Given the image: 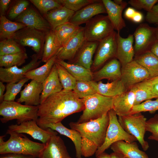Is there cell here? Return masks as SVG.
Segmentation results:
<instances>
[{
  "label": "cell",
  "mask_w": 158,
  "mask_h": 158,
  "mask_svg": "<svg viewBox=\"0 0 158 158\" xmlns=\"http://www.w3.org/2000/svg\"><path fill=\"white\" fill-rule=\"evenodd\" d=\"M143 19V14L141 12L136 11L131 20L134 23H138L141 22Z\"/></svg>",
  "instance_id": "obj_53"
},
{
  "label": "cell",
  "mask_w": 158,
  "mask_h": 158,
  "mask_svg": "<svg viewBox=\"0 0 158 158\" xmlns=\"http://www.w3.org/2000/svg\"><path fill=\"white\" fill-rule=\"evenodd\" d=\"M155 32L157 39L158 40V26L155 28Z\"/></svg>",
  "instance_id": "obj_60"
},
{
  "label": "cell",
  "mask_w": 158,
  "mask_h": 158,
  "mask_svg": "<svg viewBox=\"0 0 158 158\" xmlns=\"http://www.w3.org/2000/svg\"><path fill=\"white\" fill-rule=\"evenodd\" d=\"M69 21L57 26L54 30L55 42L60 49L80 28ZM59 49V50H60Z\"/></svg>",
  "instance_id": "obj_29"
},
{
  "label": "cell",
  "mask_w": 158,
  "mask_h": 158,
  "mask_svg": "<svg viewBox=\"0 0 158 158\" xmlns=\"http://www.w3.org/2000/svg\"><path fill=\"white\" fill-rule=\"evenodd\" d=\"M60 82L63 90H73L76 82V79L63 66L55 62Z\"/></svg>",
  "instance_id": "obj_39"
},
{
  "label": "cell",
  "mask_w": 158,
  "mask_h": 158,
  "mask_svg": "<svg viewBox=\"0 0 158 158\" xmlns=\"http://www.w3.org/2000/svg\"><path fill=\"white\" fill-rule=\"evenodd\" d=\"M85 24L84 33L86 41L100 42L114 31L107 15H98Z\"/></svg>",
  "instance_id": "obj_8"
},
{
  "label": "cell",
  "mask_w": 158,
  "mask_h": 158,
  "mask_svg": "<svg viewBox=\"0 0 158 158\" xmlns=\"http://www.w3.org/2000/svg\"><path fill=\"white\" fill-rule=\"evenodd\" d=\"M98 147L93 142L84 138H82L81 150L82 155L85 157L95 154Z\"/></svg>",
  "instance_id": "obj_47"
},
{
  "label": "cell",
  "mask_w": 158,
  "mask_h": 158,
  "mask_svg": "<svg viewBox=\"0 0 158 158\" xmlns=\"http://www.w3.org/2000/svg\"><path fill=\"white\" fill-rule=\"evenodd\" d=\"M121 65L116 58L110 60L100 69L92 72L93 80L97 82L104 79L112 81L120 80Z\"/></svg>",
  "instance_id": "obj_21"
},
{
  "label": "cell",
  "mask_w": 158,
  "mask_h": 158,
  "mask_svg": "<svg viewBox=\"0 0 158 158\" xmlns=\"http://www.w3.org/2000/svg\"><path fill=\"white\" fill-rule=\"evenodd\" d=\"M6 133L9 139L4 141L5 135L0 136V154L14 153L29 155L38 158L45 144L34 142L27 136L8 129Z\"/></svg>",
  "instance_id": "obj_2"
},
{
  "label": "cell",
  "mask_w": 158,
  "mask_h": 158,
  "mask_svg": "<svg viewBox=\"0 0 158 158\" xmlns=\"http://www.w3.org/2000/svg\"><path fill=\"white\" fill-rule=\"evenodd\" d=\"M85 108L82 99L73 90L61 91L51 95L39 106L38 125L61 122L73 114L83 111Z\"/></svg>",
  "instance_id": "obj_1"
},
{
  "label": "cell",
  "mask_w": 158,
  "mask_h": 158,
  "mask_svg": "<svg viewBox=\"0 0 158 158\" xmlns=\"http://www.w3.org/2000/svg\"><path fill=\"white\" fill-rule=\"evenodd\" d=\"M0 158H36V157L29 155L9 153L1 154Z\"/></svg>",
  "instance_id": "obj_50"
},
{
  "label": "cell",
  "mask_w": 158,
  "mask_h": 158,
  "mask_svg": "<svg viewBox=\"0 0 158 158\" xmlns=\"http://www.w3.org/2000/svg\"><path fill=\"white\" fill-rule=\"evenodd\" d=\"M28 56L26 52L0 56V66L9 68L14 66H19L24 64Z\"/></svg>",
  "instance_id": "obj_38"
},
{
  "label": "cell",
  "mask_w": 158,
  "mask_h": 158,
  "mask_svg": "<svg viewBox=\"0 0 158 158\" xmlns=\"http://www.w3.org/2000/svg\"><path fill=\"white\" fill-rule=\"evenodd\" d=\"M148 80L152 83H158V76L155 78H150Z\"/></svg>",
  "instance_id": "obj_59"
},
{
  "label": "cell",
  "mask_w": 158,
  "mask_h": 158,
  "mask_svg": "<svg viewBox=\"0 0 158 158\" xmlns=\"http://www.w3.org/2000/svg\"><path fill=\"white\" fill-rule=\"evenodd\" d=\"M38 126L44 130L48 128H50L70 138L75 145L76 157L82 158L81 150L82 137L78 131L74 129H69L66 128L63 125L61 122L56 123H49Z\"/></svg>",
  "instance_id": "obj_24"
},
{
  "label": "cell",
  "mask_w": 158,
  "mask_h": 158,
  "mask_svg": "<svg viewBox=\"0 0 158 158\" xmlns=\"http://www.w3.org/2000/svg\"><path fill=\"white\" fill-rule=\"evenodd\" d=\"M26 27L23 23L9 20L5 16H0V40L12 38L16 32Z\"/></svg>",
  "instance_id": "obj_35"
},
{
  "label": "cell",
  "mask_w": 158,
  "mask_h": 158,
  "mask_svg": "<svg viewBox=\"0 0 158 158\" xmlns=\"http://www.w3.org/2000/svg\"><path fill=\"white\" fill-rule=\"evenodd\" d=\"M15 20V22L23 23L27 27L45 32L52 29L47 20L32 6H29Z\"/></svg>",
  "instance_id": "obj_16"
},
{
  "label": "cell",
  "mask_w": 158,
  "mask_h": 158,
  "mask_svg": "<svg viewBox=\"0 0 158 158\" xmlns=\"http://www.w3.org/2000/svg\"><path fill=\"white\" fill-rule=\"evenodd\" d=\"M151 83L153 93L155 96L156 98H158V83Z\"/></svg>",
  "instance_id": "obj_56"
},
{
  "label": "cell",
  "mask_w": 158,
  "mask_h": 158,
  "mask_svg": "<svg viewBox=\"0 0 158 158\" xmlns=\"http://www.w3.org/2000/svg\"><path fill=\"white\" fill-rule=\"evenodd\" d=\"M42 85L43 90L40 96V104L51 95L63 90L59 80L55 63L50 74L43 82Z\"/></svg>",
  "instance_id": "obj_27"
},
{
  "label": "cell",
  "mask_w": 158,
  "mask_h": 158,
  "mask_svg": "<svg viewBox=\"0 0 158 158\" xmlns=\"http://www.w3.org/2000/svg\"><path fill=\"white\" fill-rule=\"evenodd\" d=\"M127 90L120 80L107 83L97 82V93L105 96L114 97Z\"/></svg>",
  "instance_id": "obj_32"
},
{
  "label": "cell",
  "mask_w": 158,
  "mask_h": 158,
  "mask_svg": "<svg viewBox=\"0 0 158 158\" xmlns=\"http://www.w3.org/2000/svg\"><path fill=\"white\" fill-rule=\"evenodd\" d=\"M96 158H111V157L110 154L104 152L96 157Z\"/></svg>",
  "instance_id": "obj_58"
},
{
  "label": "cell",
  "mask_w": 158,
  "mask_h": 158,
  "mask_svg": "<svg viewBox=\"0 0 158 158\" xmlns=\"http://www.w3.org/2000/svg\"><path fill=\"white\" fill-rule=\"evenodd\" d=\"M43 90L42 83L32 80L25 85L24 89L20 92L19 98L17 102H24L25 105L39 106L40 104V96Z\"/></svg>",
  "instance_id": "obj_20"
},
{
  "label": "cell",
  "mask_w": 158,
  "mask_h": 158,
  "mask_svg": "<svg viewBox=\"0 0 158 158\" xmlns=\"http://www.w3.org/2000/svg\"><path fill=\"white\" fill-rule=\"evenodd\" d=\"M29 79L24 78L16 83H9L6 86V92L4 95V101H14L17 95L20 92L23 86Z\"/></svg>",
  "instance_id": "obj_41"
},
{
  "label": "cell",
  "mask_w": 158,
  "mask_h": 158,
  "mask_svg": "<svg viewBox=\"0 0 158 158\" xmlns=\"http://www.w3.org/2000/svg\"><path fill=\"white\" fill-rule=\"evenodd\" d=\"M150 78L147 70L134 60L121 66L120 80L127 90L134 85Z\"/></svg>",
  "instance_id": "obj_11"
},
{
  "label": "cell",
  "mask_w": 158,
  "mask_h": 158,
  "mask_svg": "<svg viewBox=\"0 0 158 158\" xmlns=\"http://www.w3.org/2000/svg\"><path fill=\"white\" fill-rule=\"evenodd\" d=\"M150 51L158 57V40H157L151 46Z\"/></svg>",
  "instance_id": "obj_54"
},
{
  "label": "cell",
  "mask_w": 158,
  "mask_h": 158,
  "mask_svg": "<svg viewBox=\"0 0 158 158\" xmlns=\"http://www.w3.org/2000/svg\"><path fill=\"white\" fill-rule=\"evenodd\" d=\"M146 130L151 133L148 139L156 141L158 143V114L147 120Z\"/></svg>",
  "instance_id": "obj_46"
},
{
  "label": "cell",
  "mask_w": 158,
  "mask_h": 158,
  "mask_svg": "<svg viewBox=\"0 0 158 158\" xmlns=\"http://www.w3.org/2000/svg\"><path fill=\"white\" fill-rule=\"evenodd\" d=\"M109 122L105 141L99 147L95 154L96 157L104 152L114 143L120 140L131 143L137 141L134 136L126 132L120 124L117 115L112 109L108 112Z\"/></svg>",
  "instance_id": "obj_7"
},
{
  "label": "cell",
  "mask_w": 158,
  "mask_h": 158,
  "mask_svg": "<svg viewBox=\"0 0 158 158\" xmlns=\"http://www.w3.org/2000/svg\"><path fill=\"white\" fill-rule=\"evenodd\" d=\"M146 20L149 23L158 26V2L154 6L151 11L147 12Z\"/></svg>",
  "instance_id": "obj_49"
},
{
  "label": "cell",
  "mask_w": 158,
  "mask_h": 158,
  "mask_svg": "<svg viewBox=\"0 0 158 158\" xmlns=\"http://www.w3.org/2000/svg\"><path fill=\"white\" fill-rule=\"evenodd\" d=\"M116 33L114 31L99 42L91 68L92 72L97 71L109 60L115 58Z\"/></svg>",
  "instance_id": "obj_10"
},
{
  "label": "cell",
  "mask_w": 158,
  "mask_h": 158,
  "mask_svg": "<svg viewBox=\"0 0 158 158\" xmlns=\"http://www.w3.org/2000/svg\"><path fill=\"white\" fill-rule=\"evenodd\" d=\"M30 2L26 0L15 1L8 12V17L11 19H15L29 7Z\"/></svg>",
  "instance_id": "obj_45"
},
{
  "label": "cell",
  "mask_w": 158,
  "mask_h": 158,
  "mask_svg": "<svg viewBox=\"0 0 158 158\" xmlns=\"http://www.w3.org/2000/svg\"><path fill=\"white\" fill-rule=\"evenodd\" d=\"M38 158H71L62 138L57 135H54L45 144Z\"/></svg>",
  "instance_id": "obj_17"
},
{
  "label": "cell",
  "mask_w": 158,
  "mask_h": 158,
  "mask_svg": "<svg viewBox=\"0 0 158 158\" xmlns=\"http://www.w3.org/2000/svg\"><path fill=\"white\" fill-rule=\"evenodd\" d=\"M118 121L123 128L128 133L135 137L143 150L147 151L149 147L144 138L146 132V118L141 112L118 116Z\"/></svg>",
  "instance_id": "obj_6"
},
{
  "label": "cell",
  "mask_w": 158,
  "mask_h": 158,
  "mask_svg": "<svg viewBox=\"0 0 158 158\" xmlns=\"http://www.w3.org/2000/svg\"><path fill=\"white\" fill-rule=\"evenodd\" d=\"M44 15L49 11L62 6L57 0H30Z\"/></svg>",
  "instance_id": "obj_42"
},
{
  "label": "cell",
  "mask_w": 158,
  "mask_h": 158,
  "mask_svg": "<svg viewBox=\"0 0 158 158\" xmlns=\"http://www.w3.org/2000/svg\"><path fill=\"white\" fill-rule=\"evenodd\" d=\"M131 88L135 93L134 105L139 104L146 100L156 98L152 91L151 83L148 80L138 83Z\"/></svg>",
  "instance_id": "obj_34"
},
{
  "label": "cell",
  "mask_w": 158,
  "mask_h": 158,
  "mask_svg": "<svg viewBox=\"0 0 158 158\" xmlns=\"http://www.w3.org/2000/svg\"><path fill=\"white\" fill-rule=\"evenodd\" d=\"M26 52L24 47L21 45L12 38L1 40L0 56Z\"/></svg>",
  "instance_id": "obj_40"
},
{
  "label": "cell",
  "mask_w": 158,
  "mask_h": 158,
  "mask_svg": "<svg viewBox=\"0 0 158 158\" xmlns=\"http://www.w3.org/2000/svg\"><path fill=\"white\" fill-rule=\"evenodd\" d=\"M9 130L19 133H25L30 135L33 139L38 140L45 144L53 135H57V133L48 128L46 130L40 127L37 121L30 120L20 124H12L8 126Z\"/></svg>",
  "instance_id": "obj_13"
},
{
  "label": "cell",
  "mask_w": 158,
  "mask_h": 158,
  "mask_svg": "<svg viewBox=\"0 0 158 158\" xmlns=\"http://www.w3.org/2000/svg\"><path fill=\"white\" fill-rule=\"evenodd\" d=\"M133 35L135 40V55L150 50L157 40L155 28L151 27L146 23L140 24L136 28Z\"/></svg>",
  "instance_id": "obj_12"
},
{
  "label": "cell",
  "mask_w": 158,
  "mask_h": 158,
  "mask_svg": "<svg viewBox=\"0 0 158 158\" xmlns=\"http://www.w3.org/2000/svg\"><path fill=\"white\" fill-rule=\"evenodd\" d=\"M109 122L107 113L97 119L83 123L71 122L69 125L71 129L79 132L82 138L91 141L98 148L105 141Z\"/></svg>",
  "instance_id": "obj_3"
},
{
  "label": "cell",
  "mask_w": 158,
  "mask_h": 158,
  "mask_svg": "<svg viewBox=\"0 0 158 158\" xmlns=\"http://www.w3.org/2000/svg\"><path fill=\"white\" fill-rule=\"evenodd\" d=\"M84 27H80L76 32L61 49L56 55V60L71 61L85 41Z\"/></svg>",
  "instance_id": "obj_15"
},
{
  "label": "cell",
  "mask_w": 158,
  "mask_h": 158,
  "mask_svg": "<svg viewBox=\"0 0 158 158\" xmlns=\"http://www.w3.org/2000/svg\"></svg>",
  "instance_id": "obj_61"
},
{
  "label": "cell",
  "mask_w": 158,
  "mask_h": 158,
  "mask_svg": "<svg viewBox=\"0 0 158 158\" xmlns=\"http://www.w3.org/2000/svg\"><path fill=\"white\" fill-rule=\"evenodd\" d=\"M116 38L117 48L115 58L122 66L134 59L135 55L133 46L134 37L133 34H130L127 38H123L120 35L119 32H117Z\"/></svg>",
  "instance_id": "obj_18"
},
{
  "label": "cell",
  "mask_w": 158,
  "mask_h": 158,
  "mask_svg": "<svg viewBox=\"0 0 158 158\" xmlns=\"http://www.w3.org/2000/svg\"><path fill=\"white\" fill-rule=\"evenodd\" d=\"M99 42L85 41L73 59L69 63L80 65L91 69L93 62V56Z\"/></svg>",
  "instance_id": "obj_25"
},
{
  "label": "cell",
  "mask_w": 158,
  "mask_h": 158,
  "mask_svg": "<svg viewBox=\"0 0 158 158\" xmlns=\"http://www.w3.org/2000/svg\"><path fill=\"white\" fill-rule=\"evenodd\" d=\"M133 60L147 70L150 78L158 76V57L150 50L135 55Z\"/></svg>",
  "instance_id": "obj_30"
},
{
  "label": "cell",
  "mask_w": 158,
  "mask_h": 158,
  "mask_svg": "<svg viewBox=\"0 0 158 158\" xmlns=\"http://www.w3.org/2000/svg\"><path fill=\"white\" fill-rule=\"evenodd\" d=\"M75 12L61 6L49 11L44 16L54 30L57 26L69 22Z\"/></svg>",
  "instance_id": "obj_28"
},
{
  "label": "cell",
  "mask_w": 158,
  "mask_h": 158,
  "mask_svg": "<svg viewBox=\"0 0 158 158\" xmlns=\"http://www.w3.org/2000/svg\"><path fill=\"white\" fill-rule=\"evenodd\" d=\"M10 0H0V16H4L11 2Z\"/></svg>",
  "instance_id": "obj_51"
},
{
  "label": "cell",
  "mask_w": 158,
  "mask_h": 158,
  "mask_svg": "<svg viewBox=\"0 0 158 158\" xmlns=\"http://www.w3.org/2000/svg\"><path fill=\"white\" fill-rule=\"evenodd\" d=\"M73 91L80 98L83 99L97 93V82L76 81Z\"/></svg>",
  "instance_id": "obj_37"
},
{
  "label": "cell",
  "mask_w": 158,
  "mask_h": 158,
  "mask_svg": "<svg viewBox=\"0 0 158 158\" xmlns=\"http://www.w3.org/2000/svg\"><path fill=\"white\" fill-rule=\"evenodd\" d=\"M31 60L28 64L20 68L14 66L9 68L0 67V81L3 83H16L24 78L25 74L28 71L37 68L41 61L35 54L31 56Z\"/></svg>",
  "instance_id": "obj_14"
},
{
  "label": "cell",
  "mask_w": 158,
  "mask_h": 158,
  "mask_svg": "<svg viewBox=\"0 0 158 158\" xmlns=\"http://www.w3.org/2000/svg\"><path fill=\"white\" fill-rule=\"evenodd\" d=\"M135 100L134 92L130 88L114 97L113 109L118 116L130 114L134 106Z\"/></svg>",
  "instance_id": "obj_23"
},
{
  "label": "cell",
  "mask_w": 158,
  "mask_h": 158,
  "mask_svg": "<svg viewBox=\"0 0 158 158\" xmlns=\"http://www.w3.org/2000/svg\"><path fill=\"white\" fill-rule=\"evenodd\" d=\"M45 35V32L26 27L16 32L12 38L22 46L32 47L39 59H41Z\"/></svg>",
  "instance_id": "obj_9"
},
{
  "label": "cell",
  "mask_w": 158,
  "mask_h": 158,
  "mask_svg": "<svg viewBox=\"0 0 158 158\" xmlns=\"http://www.w3.org/2000/svg\"><path fill=\"white\" fill-rule=\"evenodd\" d=\"M56 61L65 68L77 81H87L93 80L92 72L80 65L66 62L64 61Z\"/></svg>",
  "instance_id": "obj_31"
},
{
  "label": "cell",
  "mask_w": 158,
  "mask_h": 158,
  "mask_svg": "<svg viewBox=\"0 0 158 158\" xmlns=\"http://www.w3.org/2000/svg\"><path fill=\"white\" fill-rule=\"evenodd\" d=\"M56 55L42 66L26 73L25 74V77L42 83L49 75L55 63Z\"/></svg>",
  "instance_id": "obj_33"
},
{
  "label": "cell",
  "mask_w": 158,
  "mask_h": 158,
  "mask_svg": "<svg viewBox=\"0 0 158 158\" xmlns=\"http://www.w3.org/2000/svg\"><path fill=\"white\" fill-rule=\"evenodd\" d=\"M54 30H51L46 32L42 61L46 63L56 55L59 49L56 45L55 42Z\"/></svg>",
  "instance_id": "obj_36"
},
{
  "label": "cell",
  "mask_w": 158,
  "mask_h": 158,
  "mask_svg": "<svg viewBox=\"0 0 158 158\" xmlns=\"http://www.w3.org/2000/svg\"><path fill=\"white\" fill-rule=\"evenodd\" d=\"M82 99L85 108L77 122L78 123L99 118L113 108L114 97L96 93Z\"/></svg>",
  "instance_id": "obj_5"
},
{
  "label": "cell",
  "mask_w": 158,
  "mask_h": 158,
  "mask_svg": "<svg viewBox=\"0 0 158 158\" xmlns=\"http://www.w3.org/2000/svg\"><path fill=\"white\" fill-rule=\"evenodd\" d=\"M111 158H126L122 154L115 152H113L110 154Z\"/></svg>",
  "instance_id": "obj_57"
},
{
  "label": "cell",
  "mask_w": 158,
  "mask_h": 158,
  "mask_svg": "<svg viewBox=\"0 0 158 158\" xmlns=\"http://www.w3.org/2000/svg\"><path fill=\"white\" fill-rule=\"evenodd\" d=\"M39 106L23 105L18 102L3 101L0 104V118L1 122L5 123L10 121L16 119L17 124L34 120L38 118Z\"/></svg>",
  "instance_id": "obj_4"
},
{
  "label": "cell",
  "mask_w": 158,
  "mask_h": 158,
  "mask_svg": "<svg viewBox=\"0 0 158 158\" xmlns=\"http://www.w3.org/2000/svg\"><path fill=\"white\" fill-rule=\"evenodd\" d=\"M136 11L133 8L129 7L125 11L124 16L126 18L131 20Z\"/></svg>",
  "instance_id": "obj_52"
},
{
  "label": "cell",
  "mask_w": 158,
  "mask_h": 158,
  "mask_svg": "<svg viewBox=\"0 0 158 158\" xmlns=\"http://www.w3.org/2000/svg\"><path fill=\"white\" fill-rule=\"evenodd\" d=\"M105 8L107 13L112 24L114 29L118 32L126 26L125 22L122 17L123 10L126 7L127 3L125 1L122 4L119 5L111 0H102Z\"/></svg>",
  "instance_id": "obj_22"
},
{
  "label": "cell",
  "mask_w": 158,
  "mask_h": 158,
  "mask_svg": "<svg viewBox=\"0 0 158 158\" xmlns=\"http://www.w3.org/2000/svg\"><path fill=\"white\" fill-rule=\"evenodd\" d=\"M106 13L107 11L102 0H98L75 12L69 22L75 25L80 26L82 24L86 23L98 15Z\"/></svg>",
  "instance_id": "obj_19"
},
{
  "label": "cell",
  "mask_w": 158,
  "mask_h": 158,
  "mask_svg": "<svg viewBox=\"0 0 158 158\" xmlns=\"http://www.w3.org/2000/svg\"><path fill=\"white\" fill-rule=\"evenodd\" d=\"M158 110V98L155 100L149 99L134 106L130 114L149 111L153 114Z\"/></svg>",
  "instance_id": "obj_43"
},
{
  "label": "cell",
  "mask_w": 158,
  "mask_h": 158,
  "mask_svg": "<svg viewBox=\"0 0 158 158\" xmlns=\"http://www.w3.org/2000/svg\"><path fill=\"white\" fill-rule=\"evenodd\" d=\"M98 0H57L62 6L75 12Z\"/></svg>",
  "instance_id": "obj_44"
},
{
  "label": "cell",
  "mask_w": 158,
  "mask_h": 158,
  "mask_svg": "<svg viewBox=\"0 0 158 158\" xmlns=\"http://www.w3.org/2000/svg\"><path fill=\"white\" fill-rule=\"evenodd\" d=\"M6 89V86L3 83L0 81V102L1 103L4 101V92Z\"/></svg>",
  "instance_id": "obj_55"
},
{
  "label": "cell",
  "mask_w": 158,
  "mask_h": 158,
  "mask_svg": "<svg viewBox=\"0 0 158 158\" xmlns=\"http://www.w3.org/2000/svg\"><path fill=\"white\" fill-rule=\"evenodd\" d=\"M158 2L157 0H130L128 4L135 9H143L148 12Z\"/></svg>",
  "instance_id": "obj_48"
},
{
  "label": "cell",
  "mask_w": 158,
  "mask_h": 158,
  "mask_svg": "<svg viewBox=\"0 0 158 158\" xmlns=\"http://www.w3.org/2000/svg\"><path fill=\"white\" fill-rule=\"evenodd\" d=\"M110 147L113 152L120 153L126 158H149L145 152L139 149L135 141L128 143L118 141L113 143Z\"/></svg>",
  "instance_id": "obj_26"
}]
</instances>
